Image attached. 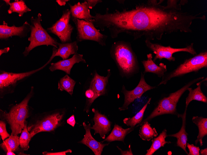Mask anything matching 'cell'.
<instances>
[{
	"mask_svg": "<svg viewBox=\"0 0 207 155\" xmlns=\"http://www.w3.org/2000/svg\"><path fill=\"white\" fill-rule=\"evenodd\" d=\"M110 54L122 77L129 78L139 72V62L130 43L123 41L114 42Z\"/></svg>",
	"mask_w": 207,
	"mask_h": 155,
	"instance_id": "obj_1",
	"label": "cell"
},
{
	"mask_svg": "<svg viewBox=\"0 0 207 155\" xmlns=\"http://www.w3.org/2000/svg\"><path fill=\"white\" fill-rule=\"evenodd\" d=\"M204 78V77H199L190 81L181 88L160 100L151 114L136 127L141 126L146 121L148 122L154 118L162 115L171 114L177 115L179 118L180 114L177 112L176 107L181 97L188 88Z\"/></svg>",
	"mask_w": 207,
	"mask_h": 155,
	"instance_id": "obj_2",
	"label": "cell"
},
{
	"mask_svg": "<svg viewBox=\"0 0 207 155\" xmlns=\"http://www.w3.org/2000/svg\"><path fill=\"white\" fill-rule=\"evenodd\" d=\"M33 94V87H31L30 92L18 104L13 105L9 112L0 110L2 117L10 124L12 133L14 135L20 133L24 129L25 119L28 117L29 108V101Z\"/></svg>",
	"mask_w": 207,
	"mask_h": 155,
	"instance_id": "obj_3",
	"label": "cell"
},
{
	"mask_svg": "<svg viewBox=\"0 0 207 155\" xmlns=\"http://www.w3.org/2000/svg\"><path fill=\"white\" fill-rule=\"evenodd\" d=\"M42 21V15L40 13H38L35 18L33 16L31 17L30 35L28 38L30 44L28 46L25 47L23 53L24 57L27 56L32 50L38 46L51 45L58 48L57 40L50 36L47 30L42 27L41 22Z\"/></svg>",
	"mask_w": 207,
	"mask_h": 155,
	"instance_id": "obj_4",
	"label": "cell"
},
{
	"mask_svg": "<svg viewBox=\"0 0 207 155\" xmlns=\"http://www.w3.org/2000/svg\"><path fill=\"white\" fill-rule=\"evenodd\" d=\"M207 67V51H205L187 58L174 70L164 75L158 86L165 84L171 79L180 77L187 73L197 72L200 69Z\"/></svg>",
	"mask_w": 207,
	"mask_h": 155,
	"instance_id": "obj_5",
	"label": "cell"
},
{
	"mask_svg": "<svg viewBox=\"0 0 207 155\" xmlns=\"http://www.w3.org/2000/svg\"><path fill=\"white\" fill-rule=\"evenodd\" d=\"M77 30V41L78 42L85 40L95 41L100 45H106L108 36L102 34L93 24V20L87 21L84 20L71 18Z\"/></svg>",
	"mask_w": 207,
	"mask_h": 155,
	"instance_id": "obj_6",
	"label": "cell"
},
{
	"mask_svg": "<svg viewBox=\"0 0 207 155\" xmlns=\"http://www.w3.org/2000/svg\"><path fill=\"white\" fill-rule=\"evenodd\" d=\"M71 17L69 9L63 11L62 15L59 19L47 29L48 32L56 35L61 43L72 42L71 34L74 27L69 23Z\"/></svg>",
	"mask_w": 207,
	"mask_h": 155,
	"instance_id": "obj_7",
	"label": "cell"
},
{
	"mask_svg": "<svg viewBox=\"0 0 207 155\" xmlns=\"http://www.w3.org/2000/svg\"><path fill=\"white\" fill-rule=\"evenodd\" d=\"M145 43L146 46L155 54L153 59L155 62L158 59L161 60L165 58L170 61H175V57H173L174 53L179 52H185L195 55L197 53L194 48L193 43L183 48H174L170 46H165L158 43H154L150 41L145 40Z\"/></svg>",
	"mask_w": 207,
	"mask_h": 155,
	"instance_id": "obj_8",
	"label": "cell"
},
{
	"mask_svg": "<svg viewBox=\"0 0 207 155\" xmlns=\"http://www.w3.org/2000/svg\"><path fill=\"white\" fill-rule=\"evenodd\" d=\"M49 63L48 61L38 69L23 72H9L0 70V89L1 93L5 90H9L10 88H14L18 84L42 69Z\"/></svg>",
	"mask_w": 207,
	"mask_h": 155,
	"instance_id": "obj_9",
	"label": "cell"
},
{
	"mask_svg": "<svg viewBox=\"0 0 207 155\" xmlns=\"http://www.w3.org/2000/svg\"><path fill=\"white\" fill-rule=\"evenodd\" d=\"M144 74L141 72L139 84L132 90H127L124 85H123L121 92L124 95V101L122 106L119 108L120 110L123 111L127 110L129 105L135 99L140 98L147 91L156 88L155 87L152 86L147 83L144 79Z\"/></svg>",
	"mask_w": 207,
	"mask_h": 155,
	"instance_id": "obj_10",
	"label": "cell"
},
{
	"mask_svg": "<svg viewBox=\"0 0 207 155\" xmlns=\"http://www.w3.org/2000/svg\"><path fill=\"white\" fill-rule=\"evenodd\" d=\"M63 115V114L59 112L54 113L29 126L28 130L30 131L32 137L41 132L53 131L60 125Z\"/></svg>",
	"mask_w": 207,
	"mask_h": 155,
	"instance_id": "obj_11",
	"label": "cell"
},
{
	"mask_svg": "<svg viewBox=\"0 0 207 155\" xmlns=\"http://www.w3.org/2000/svg\"><path fill=\"white\" fill-rule=\"evenodd\" d=\"M30 25L26 21L20 27H16L14 25L9 26L7 23L4 21L3 24L0 25V39L6 40L13 36H18L20 38L24 37L27 36L30 30Z\"/></svg>",
	"mask_w": 207,
	"mask_h": 155,
	"instance_id": "obj_12",
	"label": "cell"
},
{
	"mask_svg": "<svg viewBox=\"0 0 207 155\" xmlns=\"http://www.w3.org/2000/svg\"><path fill=\"white\" fill-rule=\"evenodd\" d=\"M107 71L108 74L106 76L100 75L95 71L94 72L89 88L93 91L94 94L91 101V105L95 99L100 96L104 95L106 93V88L111 75L110 70L108 69Z\"/></svg>",
	"mask_w": 207,
	"mask_h": 155,
	"instance_id": "obj_13",
	"label": "cell"
},
{
	"mask_svg": "<svg viewBox=\"0 0 207 155\" xmlns=\"http://www.w3.org/2000/svg\"><path fill=\"white\" fill-rule=\"evenodd\" d=\"M92 111L94 113L93 120L95 124L91 128L94 130L95 135L99 133L101 138L104 139L106 135L111 129V123L106 116L101 114L98 110L93 108Z\"/></svg>",
	"mask_w": 207,
	"mask_h": 155,
	"instance_id": "obj_14",
	"label": "cell"
},
{
	"mask_svg": "<svg viewBox=\"0 0 207 155\" xmlns=\"http://www.w3.org/2000/svg\"><path fill=\"white\" fill-rule=\"evenodd\" d=\"M80 62L86 63V60L83 58V55L77 53L73 54L72 57L70 58L60 60L55 63H51L49 69L52 72L57 70L62 71L67 74L70 75L73 65Z\"/></svg>",
	"mask_w": 207,
	"mask_h": 155,
	"instance_id": "obj_15",
	"label": "cell"
},
{
	"mask_svg": "<svg viewBox=\"0 0 207 155\" xmlns=\"http://www.w3.org/2000/svg\"><path fill=\"white\" fill-rule=\"evenodd\" d=\"M83 126L86 130L84 138L79 143L85 144L89 148L95 155H101L104 147L108 145L109 143L103 144L97 141L92 136L90 133L91 126L89 123L86 125L83 123Z\"/></svg>",
	"mask_w": 207,
	"mask_h": 155,
	"instance_id": "obj_16",
	"label": "cell"
},
{
	"mask_svg": "<svg viewBox=\"0 0 207 155\" xmlns=\"http://www.w3.org/2000/svg\"><path fill=\"white\" fill-rule=\"evenodd\" d=\"M70 8L71 18L91 21L93 20V16L92 15L87 2L84 0L82 2H78L73 5L68 3Z\"/></svg>",
	"mask_w": 207,
	"mask_h": 155,
	"instance_id": "obj_17",
	"label": "cell"
},
{
	"mask_svg": "<svg viewBox=\"0 0 207 155\" xmlns=\"http://www.w3.org/2000/svg\"><path fill=\"white\" fill-rule=\"evenodd\" d=\"M78 42L76 41L69 43H58V48L53 47L52 55L54 58L56 56H59L63 60L67 59L71 55L77 53L78 49Z\"/></svg>",
	"mask_w": 207,
	"mask_h": 155,
	"instance_id": "obj_18",
	"label": "cell"
},
{
	"mask_svg": "<svg viewBox=\"0 0 207 155\" xmlns=\"http://www.w3.org/2000/svg\"><path fill=\"white\" fill-rule=\"evenodd\" d=\"M147 58V60L141 62L144 69L143 73H152L156 74L159 77H162L167 70L166 65L163 63H160L159 66L156 64L152 60L151 54H148Z\"/></svg>",
	"mask_w": 207,
	"mask_h": 155,
	"instance_id": "obj_19",
	"label": "cell"
},
{
	"mask_svg": "<svg viewBox=\"0 0 207 155\" xmlns=\"http://www.w3.org/2000/svg\"><path fill=\"white\" fill-rule=\"evenodd\" d=\"M187 109L185 108L184 112L183 114H180L179 117L182 119V124L181 127L177 133L167 135L168 136L175 137L177 139L176 145L182 148L188 155L186 148L188 140V134L186 131V112Z\"/></svg>",
	"mask_w": 207,
	"mask_h": 155,
	"instance_id": "obj_20",
	"label": "cell"
},
{
	"mask_svg": "<svg viewBox=\"0 0 207 155\" xmlns=\"http://www.w3.org/2000/svg\"><path fill=\"white\" fill-rule=\"evenodd\" d=\"M207 78L203 79L199 82L197 83V87L192 89L191 88H188L187 90L189 91V93L186 98L185 108L187 109L189 103L193 100H196L207 103V98L203 93L201 89V85L202 82L206 81Z\"/></svg>",
	"mask_w": 207,
	"mask_h": 155,
	"instance_id": "obj_21",
	"label": "cell"
},
{
	"mask_svg": "<svg viewBox=\"0 0 207 155\" xmlns=\"http://www.w3.org/2000/svg\"><path fill=\"white\" fill-rule=\"evenodd\" d=\"M134 128L130 127L125 129L121 126L115 124L110 134L101 142L103 143L105 141L109 142L115 141H120L124 142L126 136L134 130Z\"/></svg>",
	"mask_w": 207,
	"mask_h": 155,
	"instance_id": "obj_22",
	"label": "cell"
},
{
	"mask_svg": "<svg viewBox=\"0 0 207 155\" xmlns=\"http://www.w3.org/2000/svg\"><path fill=\"white\" fill-rule=\"evenodd\" d=\"M192 120L197 127L199 132L197 138L195 141L196 145L199 142L200 146L203 145V139L207 135V118L203 117H193Z\"/></svg>",
	"mask_w": 207,
	"mask_h": 155,
	"instance_id": "obj_23",
	"label": "cell"
},
{
	"mask_svg": "<svg viewBox=\"0 0 207 155\" xmlns=\"http://www.w3.org/2000/svg\"><path fill=\"white\" fill-rule=\"evenodd\" d=\"M166 129H164L157 137L152 139V144L150 148L147 150L145 155H152L156 151L161 147H163L166 144H170V141L165 140L166 138L168 137Z\"/></svg>",
	"mask_w": 207,
	"mask_h": 155,
	"instance_id": "obj_24",
	"label": "cell"
},
{
	"mask_svg": "<svg viewBox=\"0 0 207 155\" xmlns=\"http://www.w3.org/2000/svg\"><path fill=\"white\" fill-rule=\"evenodd\" d=\"M141 126L139 135L142 140L149 141L158 135L156 128L152 127L148 122H145Z\"/></svg>",
	"mask_w": 207,
	"mask_h": 155,
	"instance_id": "obj_25",
	"label": "cell"
},
{
	"mask_svg": "<svg viewBox=\"0 0 207 155\" xmlns=\"http://www.w3.org/2000/svg\"><path fill=\"white\" fill-rule=\"evenodd\" d=\"M151 100V98H149L142 108L134 116L131 118H125L123 120L124 123L127 126L133 127H134L137 124L141 123L143 121L144 112Z\"/></svg>",
	"mask_w": 207,
	"mask_h": 155,
	"instance_id": "obj_26",
	"label": "cell"
},
{
	"mask_svg": "<svg viewBox=\"0 0 207 155\" xmlns=\"http://www.w3.org/2000/svg\"><path fill=\"white\" fill-rule=\"evenodd\" d=\"M31 11V10L27 6L24 1L17 0L11 3L7 12L9 14L16 12L18 14L19 16L21 17L23 16L24 13Z\"/></svg>",
	"mask_w": 207,
	"mask_h": 155,
	"instance_id": "obj_27",
	"label": "cell"
},
{
	"mask_svg": "<svg viewBox=\"0 0 207 155\" xmlns=\"http://www.w3.org/2000/svg\"><path fill=\"white\" fill-rule=\"evenodd\" d=\"M76 83L75 80L66 74L58 81V89L61 91H65L72 95Z\"/></svg>",
	"mask_w": 207,
	"mask_h": 155,
	"instance_id": "obj_28",
	"label": "cell"
},
{
	"mask_svg": "<svg viewBox=\"0 0 207 155\" xmlns=\"http://www.w3.org/2000/svg\"><path fill=\"white\" fill-rule=\"evenodd\" d=\"M20 145L19 139L17 135L11 134L9 138L4 140L0 144L2 148L6 152L8 150L13 152L18 150Z\"/></svg>",
	"mask_w": 207,
	"mask_h": 155,
	"instance_id": "obj_29",
	"label": "cell"
},
{
	"mask_svg": "<svg viewBox=\"0 0 207 155\" xmlns=\"http://www.w3.org/2000/svg\"><path fill=\"white\" fill-rule=\"evenodd\" d=\"M32 137V135L28 131L27 122L25 121L24 128L19 138L20 145L22 149L24 150L28 149L29 143Z\"/></svg>",
	"mask_w": 207,
	"mask_h": 155,
	"instance_id": "obj_30",
	"label": "cell"
},
{
	"mask_svg": "<svg viewBox=\"0 0 207 155\" xmlns=\"http://www.w3.org/2000/svg\"><path fill=\"white\" fill-rule=\"evenodd\" d=\"M178 0H168L167 2V5L165 6L166 9H172L178 11H181V6L179 4H177Z\"/></svg>",
	"mask_w": 207,
	"mask_h": 155,
	"instance_id": "obj_31",
	"label": "cell"
},
{
	"mask_svg": "<svg viewBox=\"0 0 207 155\" xmlns=\"http://www.w3.org/2000/svg\"><path fill=\"white\" fill-rule=\"evenodd\" d=\"M187 147L188 149L189 152L188 155H199L200 150L199 147L195 146L193 144H190L187 143Z\"/></svg>",
	"mask_w": 207,
	"mask_h": 155,
	"instance_id": "obj_32",
	"label": "cell"
},
{
	"mask_svg": "<svg viewBox=\"0 0 207 155\" xmlns=\"http://www.w3.org/2000/svg\"><path fill=\"white\" fill-rule=\"evenodd\" d=\"M6 124L4 122L1 121H0V134L3 140L10 136L6 130Z\"/></svg>",
	"mask_w": 207,
	"mask_h": 155,
	"instance_id": "obj_33",
	"label": "cell"
},
{
	"mask_svg": "<svg viewBox=\"0 0 207 155\" xmlns=\"http://www.w3.org/2000/svg\"><path fill=\"white\" fill-rule=\"evenodd\" d=\"M72 153V150L68 149L66 151L56 153H49L47 152H44L42 153L43 155H66L67 153Z\"/></svg>",
	"mask_w": 207,
	"mask_h": 155,
	"instance_id": "obj_34",
	"label": "cell"
},
{
	"mask_svg": "<svg viewBox=\"0 0 207 155\" xmlns=\"http://www.w3.org/2000/svg\"><path fill=\"white\" fill-rule=\"evenodd\" d=\"M85 1L88 4L89 9H92L98 3L102 2L101 0H85Z\"/></svg>",
	"mask_w": 207,
	"mask_h": 155,
	"instance_id": "obj_35",
	"label": "cell"
},
{
	"mask_svg": "<svg viewBox=\"0 0 207 155\" xmlns=\"http://www.w3.org/2000/svg\"><path fill=\"white\" fill-rule=\"evenodd\" d=\"M117 148L120 151L121 154L122 155H133V153L132 152L131 147H130L129 149L126 150H123L118 146H117Z\"/></svg>",
	"mask_w": 207,
	"mask_h": 155,
	"instance_id": "obj_36",
	"label": "cell"
},
{
	"mask_svg": "<svg viewBox=\"0 0 207 155\" xmlns=\"http://www.w3.org/2000/svg\"><path fill=\"white\" fill-rule=\"evenodd\" d=\"M67 122L68 123L72 126L73 127H74L76 123L74 115H72L67 120Z\"/></svg>",
	"mask_w": 207,
	"mask_h": 155,
	"instance_id": "obj_37",
	"label": "cell"
},
{
	"mask_svg": "<svg viewBox=\"0 0 207 155\" xmlns=\"http://www.w3.org/2000/svg\"><path fill=\"white\" fill-rule=\"evenodd\" d=\"M10 48L9 47L5 48L3 49H0V56H1L3 54L7 53L10 50Z\"/></svg>",
	"mask_w": 207,
	"mask_h": 155,
	"instance_id": "obj_38",
	"label": "cell"
},
{
	"mask_svg": "<svg viewBox=\"0 0 207 155\" xmlns=\"http://www.w3.org/2000/svg\"><path fill=\"white\" fill-rule=\"evenodd\" d=\"M69 1L68 0H56V2L60 6H65L67 2Z\"/></svg>",
	"mask_w": 207,
	"mask_h": 155,
	"instance_id": "obj_39",
	"label": "cell"
},
{
	"mask_svg": "<svg viewBox=\"0 0 207 155\" xmlns=\"http://www.w3.org/2000/svg\"><path fill=\"white\" fill-rule=\"evenodd\" d=\"M200 154L202 155H207V148L201 149L200 150Z\"/></svg>",
	"mask_w": 207,
	"mask_h": 155,
	"instance_id": "obj_40",
	"label": "cell"
},
{
	"mask_svg": "<svg viewBox=\"0 0 207 155\" xmlns=\"http://www.w3.org/2000/svg\"><path fill=\"white\" fill-rule=\"evenodd\" d=\"M188 2L187 0H181L180 3L179 4L181 6V5H183L187 3Z\"/></svg>",
	"mask_w": 207,
	"mask_h": 155,
	"instance_id": "obj_41",
	"label": "cell"
},
{
	"mask_svg": "<svg viewBox=\"0 0 207 155\" xmlns=\"http://www.w3.org/2000/svg\"><path fill=\"white\" fill-rule=\"evenodd\" d=\"M7 155H15V154L11 150H8L7 152Z\"/></svg>",
	"mask_w": 207,
	"mask_h": 155,
	"instance_id": "obj_42",
	"label": "cell"
},
{
	"mask_svg": "<svg viewBox=\"0 0 207 155\" xmlns=\"http://www.w3.org/2000/svg\"><path fill=\"white\" fill-rule=\"evenodd\" d=\"M7 5H10L11 3L10 2V0H3Z\"/></svg>",
	"mask_w": 207,
	"mask_h": 155,
	"instance_id": "obj_43",
	"label": "cell"
},
{
	"mask_svg": "<svg viewBox=\"0 0 207 155\" xmlns=\"http://www.w3.org/2000/svg\"><path fill=\"white\" fill-rule=\"evenodd\" d=\"M120 3L123 4L125 1L124 0H117Z\"/></svg>",
	"mask_w": 207,
	"mask_h": 155,
	"instance_id": "obj_44",
	"label": "cell"
}]
</instances>
